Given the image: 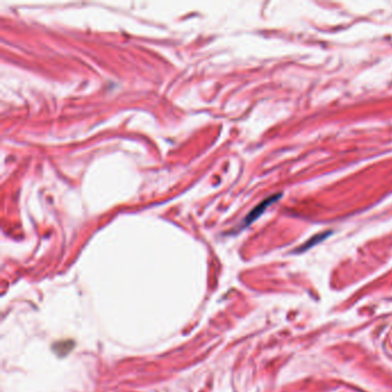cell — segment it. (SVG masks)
<instances>
[{
    "label": "cell",
    "instance_id": "obj_1",
    "mask_svg": "<svg viewBox=\"0 0 392 392\" xmlns=\"http://www.w3.org/2000/svg\"><path fill=\"white\" fill-rule=\"evenodd\" d=\"M281 197H282V193L274 194V195H270V197H268L267 199H265L264 202H261L258 206H255L249 214H247V216L244 219V221H243V226L246 227V226L251 225L252 222H254L256 219L263 215L264 212L270 206V205L274 204L277 199H279Z\"/></svg>",
    "mask_w": 392,
    "mask_h": 392
},
{
    "label": "cell",
    "instance_id": "obj_2",
    "mask_svg": "<svg viewBox=\"0 0 392 392\" xmlns=\"http://www.w3.org/2000/svg\"><path fill=\"white\" fill-rule=\"evenodd\" d=\"M329 235H331V232H329V231H324V232H321V234H319V235L313 236V237L311 238V239L307 241V242L305 243V244L302 245V246L300 247V249L298 250V251H305V250L311 249L312 246L316 245L317 243H320V242H322L323 239H325V238L328 237Z\"/></svg>",
    "mask_w": 392,
    "mask_h": 392
}]
</instances>
